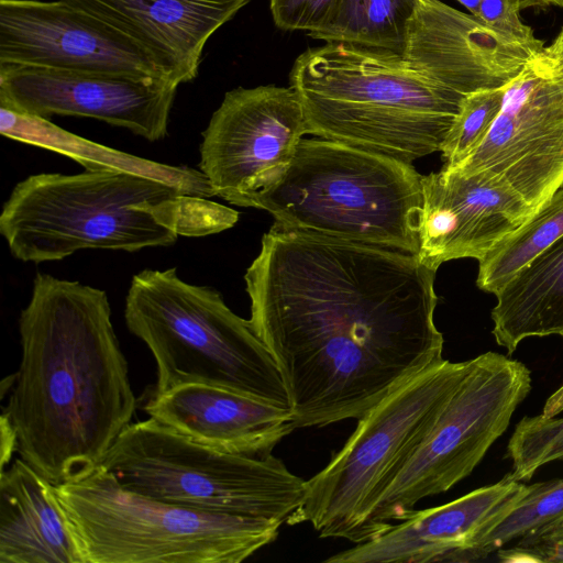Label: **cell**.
Segmentation results:
<instances>
[{
    "label": "cell",
    "instance_id": "cell-6",
    "mask_svg": "<svg viewBox=\"0 0 563 563\" xmlns=\"http://www.w3.org/2000/svg\"><path fill=\"white\" fill-rule=\"evenodd\" d=\"M124 319L155 360L153 395L206 384L290 408L269 350L214 288L184 282L176 268L144 269L132 277Z\"/></svg>",
    "mask_w": 563,
    "mask_h": 563
},
{
    "label": "cell",
    "instance_id": "cell-26",
    "mask_svg": "<svg viewBox=\"0 0 563 563\" xmlns=\"http://www.w3.org/2000/svg\"><path fill=\"white\" fill-rule=\"evenodd\" d=\"M512 461L508 473L514 481H529L547 463L563 460V417H523L507 445Z\"/></svg>",
    "mask_w": 563,
    "mask_h": 563
},
{
    "label": "cell",
    "instance_id": "cell-32",
    "mask_svg": "<svg viewBox=\"0 0 563 563\" xmlns=\"http://www.w3.org/2000/svg\"><path fill=\"white\" fill-rule=\"evenodd\" d=\"M496 552L498 559L505 563H541L539 558L536 556L532 552L518 545L509 549L500 548Z\"/></svg>",
    "mask_w": 563,
    "mask_h": 563
},
{
    "label": "cell",
    "instance_id": "cell-5",
    "mask_svg": "<svg viewBox=\"0 0 563 563\" xmlns=\"http://www.w3.org/2000/svg\"><path fill=\"white\" fill-rule=\"evenodd\" d=\"M422 176L412 164L327 139H301L282 177L250 207L273 229L418 254Z\"/></svg>",
    "mask_w": 563,
    "mask_h": 563
},
{
    "label": "cell",
    "instance_id": "cell-18",
    "mask_svg": "<svg viewBox=\"0 0 563 563\" xmlns=\"http://www.w3.org/2000/svg\"><path fill=\"white\" fill-rule=\"evenodd\" d=\"M526 485L509 475L442 506L415 510L386 532L341 551L325 563L455 562L457 554L490 519L508 509Z\"/></svg>",
    "mask_w": 563,
    "mask_h": 563
},
{
    "label": "cell",
    "instance_id": "cell-34",
    "mask_svg": "<svg viewBox=\"0 0 563 563\" xmlns=\"http://www.w3.org/2000/svg\"><path fill=\"white\" fill-rule=\"evenodd\" d=\"M460 2L465 9L470 11L471 14L477 16L478 15V8H479V0H456Z\"/></svg>",
    "mask_w": 563,
    "mask_h": 563
},
{
    "label": "cell",
    "instance_id": "cell-22",
    "mask_svg": "<svg viewBox=\"0 0 563 563\" xmlns=\"http://www.w3.org/2000/svg\"><path fill=\"white\" fill-rule=\"evenodd\" d=\"M495 296L492 333L509 355L525 339L563 336V235Z\"/></svg>",
    "mask_w": 563,
    "mask_h": 563
},
{
    "label": "cell",
    "instance_id": "cell-3",
    "mask_svg": "<svg viewBox=\"0 0 563 563\" xmlns=\"http://www.w3.org/2000/svg\"><path fill=\"white\" fill-rule=\"evenodd\" d=\"M239 212L152 178L113 170L42 173L18 183L0 233L22 262L60 261L77 251L136 252L232 228Z\"/></svg>",
    "mask_w": 563,
    "mask_h": 563
},
{
    "label": "cell",
    "instance_id": "cell-16",
    "mask_svg": "<svg viewBox=\"0 0 563 563\" xmlns=\"http://www.w3.org/2000/svg\"><path fill=\"white\" fill-rule=\"evenodd\" d=\"M533 213L520 196L488 175L443 167L422 176L417 256L437 271L451 260L479 262Z\"/></svg>",
    "mask_w": 563,
    "mask_h": 563
},
{
    "label": "cell",
    "instance_id": "cell-33",
    "mask_svg": "<svg viewBox=\"0 0 563 563\" xmlns=\"http://www.w3.org/2000/svg\"><path fill=\"white\" fill-rule=\"evenodd\" d=\"M545 55L551 59L558 70L563 75V27L552 43L543 48Z\"/></svg>",
    "mask_w": 563,
    "mask_h": 563
},
{
    "label": "cell",
    "instance_id": "cell-12",
    "mask_svg": "<svg viewBox=\"0 0 563 563\" xmlns=\"http://www.w3.org/2000/svg\"><path fill=\"white\" fill-rule=\"evenodd\" d=\"M305 134L303 107L290 86L239 87L224 95L202 132L198 167L217 196L250 207L282 177Z\"/></svg>",
    "mask_w": 563,
    "mask_h": 563
},
{
    "label": "cell",
    "instance_id": "cell-13",
    "mask_svg": "<svg viewBox=\"0 0 563 563\" xmlns=\"http://www.w3.org/2000/svg\"><path fill=\"white\" fill-rule=\"evenodd\" d=\"M0 64L174 80L137 41L64 0H0Z\"/></svg>",
    "mask_w": 563,
    "mask_h": 563
},
{
    "label": "cell",
    "instance_id": "cell-24",
    "mask_svg": "<svg viewBox=\"0 0 563 563\" xmlns=\"http://www.w3.org/2000/svg\"><path fill=\"white\" fill-rule=\"evenodd\" d=\"M563 235V186L478 265L477 287L496 295L519 271Z\"/></svg>",
    "mask_w": 563,
    "mask_h": 563
},
{
    "label": "cell",
    "instance_id": "cell-20",
    "mask_svg": "<svg viewBox=\"0 0 563 563\" xmlns=\"http://www.w3.org/2000/svg\"><path fill=\"white\" fill-rule=\"evenodd\" d=\"M0 563H81L56 484L22 457L0 473Z\"/></svg>",
    "mask_w": 563,
    "mask_h": 563
},
{
    "label": "cell",
    "instance_id": "cell-31",
    "mask_svg": "<svg viewBox=\"0 0 563 563\" xmlns=\"http://www.w3.org/2000/svg\"><path fill=\"white\" fill-rule=\"evenodd\" d=\"M0 432H1V454L0 466L1 471L5 470V465L11 461L13 453L18 451V435L15 428L8 415L2 411L0 418Z\"/></svg>",
    "mask_w": 563,
    "mask_h": 563
},
{
    "label": "cell",
    "instance_id": "cell-25",
    "mask_svg": "<svg viewBox=\"0 0 563 563\" xmlns=\"http://www.w3.org/2000/svg\"><path fill=\"white\" fill-rule=\"evenodd\" d=\"M561 517L563 478L526 485L523 493L507 510L488 520L468 541L455 562L482 560Z\"/></svg>",
    "mask_w": 563,
    "mask_h": 563
},
{
    "label": "cell",
    "instance_id": "cell-9",
    "mask_svg": "<svg viewBox=\"0 0 563 563\" xmlns=\"http://www.w3.org/2000/svg\"><path fill=\"white\" fill-rule=\"evenodd\" d=\"M102 465L125 489L202 511L287 522L306 481L273 454L251 457L194 442L153 418L130 423Z\"/></svg>",
    "mask_w": 563,
    "mask_h": 563
},
{
    "label": "cell",
    "instance_id": "cell-4",
    "mask_svg": "<svg viewBox=\"0 0 563 563\" xmlns=\"http://www.w3.org/2000/svg\"><path fill=\"white\" fill-rule=\"evenodd\" d=\"M289 80L307 134L408 164L441 151L466 97L400 55L340 43L301 53Z\"/></svg>",
    "mask_w": 563,
    "mask_h": 563
},
{
    "label": "cell",
    "instance_id": "cell-29",
    "mask_svg": "<svg viewBox=\"0 0 563 563\" xmlns=\"http://www.w3.org/2000/svg\"><path fill=\"white\" fill-rule=\"evenodd\" d=\"M533 0H479L476 16L487 26L519 41L534 42L533 30L522 22L520 11ZM534 5V2H533Z\"/></svg>",
    "mask_w": 563,
    "mask_h": 563
},
{
    "label": "cell",
    "instance_id": "cell-14",
    "mask_svg": "<svg viewBox=\"0 0 563 563\" xmlns=\"http://www.w3.org/2000/svg\"><path fill=\"white\" fill-rule=\"evenodd\" d=\"M178 86L168 78L0 64V106L46 119L54 114L92 118L150 142L167 136Z\"/></svg>",
    "mask_w": 563,
    "mask_h": 563
},
{
    "label": "cell",
    "instance_id": "cell-15",
    "mask_svg": "<svg viewBox=\"0 0 563 563\" xmlns=\"http://www.w3.org/2000/svg\"><path fill=\"white\" fill-rule=\"evenodd\" d=\"M544 42L511 38L440 0H419L402 57L434 82L467 96L507 86Z\"/></svg>",
    "mask_w": 563,
    "mask_h": 563
},
{
    "label": "cell",
    "instance_id": "cell-35",
    "mask_svg": "<svg viewBox=\"0 0 563 563\" xmlns=\"http://www.w3.org/2000/svg\"><path fill=\"white\" fill-rule=\"evenodd\" d=\"M14 383H15V373L3 378V380L1 382V398L4 397L5 395V390L7 389H10L14 386Z\"/></svg>",
    "mask_w": 563,
    "mask_h": 563
},
{
    "label": "cell",
    "instance_id": "cell-30",
    "mask_svg": "<svg viewBox=\"0 0 563 563\" xmlns=\"http://www.w3.org/2000/svg\"><path fill=\"white\" fill-rule=\"evenodd\" d=\"M516 545L532 552L541 563H563V517L525 534Z\"/></svg>",
    "mask_w": 563,
    "mask_h": 563
},
{
    "label": "cell",
    "instance_id": "cell-27",
    "mask_svg": "<svg viewBox=\"0 0 563 563\" xmlns=\"http://www.w3.org/2000/svg\"><path fill=\"white\" fill-rule=\"evenodd\" d=\"M505 88L482 90L464 98L440 151L445 161L443 167L460 165L481 145L501 109Z\"/></svg>",
    "mask_w": 563,
    "mask_h": 563
},
{
    "label": "cell",
    "instance_id": "cell-23",
    "mask_svg": "<svg viewBox=\"0 0 563 563\" xmlns=\"http://www.w3.org/2000/svg\"><path fill=\"white\" fill-rule=\"evenodd\" d=\"M419 0H338L328 22L308 35L387 51L402 56L407 31Z\"/></svg>",
    "mask_w": 563,
    "mask_h": 563
},
{
    "label": "cell",
    "instance_id": "cell-1",
    "mask_svg": "<svg viewBox=\"0 0 563 563\" xmlns=\"http://www.w3.org/2000/svg\"><path fill=\"white\" fill-rule=\"evenodd\" d=\"M437 269L398 250L271 228L245 275L296 429L360 419L443 360Z\"/></svg>",
    "mask_w": 563,
    "mask_h": 563
},
{
    "label": "cell",
    "instance_id": "cell-17",
    "mask_svg": "<svg viewBox=\"0 0 563 563\" xmlns=\"http://www.w3.org/2000/svg\"><path fill=\"white\" fill-rule=\"evenodd\" d=\"M148 417L207 448L264 457L296 427L290 408L225 388L184 384L152 395Z\"/></svg>",
    "mask_w": 563,
    "mask_h": 563
},
{
    "label": "cell",
    "instance_id": "cell-19",
    "mask_svg": "<svg viewBox=\"0 0 563 563\" xmlns=\"http://www.w3.org/2000/svg\"><path fill=\"white\" fill-rule=\"evenodd\" d=\"M151 51L180 84L196 78L209 37L251 0H64Z\"/></svg>",
    "mask_w": 563,
    "mask_h": 563
},
{
    "label": "cell",
    "instance_id": "cell-10",
    "mask_svg": "<svg viewBox=\"0 0 563 563\" xmlns=\"http://www.w3.org/2000/svg\"><path fill=\"white\" fill-rule=\"evenodd\" d=\"M531 389L528 367L496 352L471 366L434 424L383 490L369 514L367 541L407 519L423 498L467 477L507 430Z\"/></svg>",
    "mask_w": 563,
    "mask_h": 563
},
{
    "label": "cell",
    "instance_id": "cell-2",
    "mask_svg": "<svg viewBox=\"0 0 563 563\" xmlns=\"http://www.w3.org/2000/svg\"><path fill=\"white\" fill-rule=\"evenodd\" d=\"M21 362L4 411L21 457L54 484L98 467L136 399L102 289L37 273L19 317Z\"/></svg>",
    "mask_w": 563,
    "mask_h": 563
},
{
    "label": "cell",
    "instance_id": "cell-28",
    "mask_svg": "<svg viewBox=\"0 0 563 563\" xmlns=\"http://www.w3.org/2000/svg\"><path fill=\"white\" fill-rule=\"evenodd\" d=\"M338 0H269L275 24L286 31L320 30L332 14Z\"/></svg>",
    "mask_w": 563,
    "mask_h": 563
},
{
    "label": "cell",
    "instance_id": "cell-7",
    "mask_svg": "<svg viewBox=\"0 0 563 563\" xmlns=\"http://www.w3.org/2000/svg\"><path fill=\"white\" fill-rule=\"evenodd\" d=\"M56 494L81 563H240L282 526L135 494L102 465Z\"/></svg>",
    "mask_w": 563,
    "mask_h": 563
},
{
    "label": "cell",
    "instance_id": "cell-21",
    "mask_svg": "<svg viewBox=\"0 0 563 563\" xmlns=\"http://www.w3.org/2000/svg\"><path fill=\"white\" fill-rule=\"evenodd\" d=\"M0 133L4 137L67 156L86 170L130 173L163 181L191 196H217L200 169L167 165L128 154L68 132L46 118L4 106H0Z\"/></svg>",
    "mask_w": 563,
    "mask_h": 563
},
{
    "label": "cell",
    "instance_id": "cell-8",
    "mask_svg": "<svg viewBox=\"0 0 563 563\" xmlns=\"http://www.w3.org/2000/svg\"><path fill=\"white\" fill-rule=\"evenodd\" d=\"M471 366L442 360L412 377L358 419L354 432L306 481L288 525L310 523L320 538L367 541L374 504L434 424Z\"/></svg>",
    "mask_w": 563,
    "mask_h": 563
},
{
    "label": "cell",
    "instance_id": "cell-36",
    "mask_svg": "<svg viewBox=\"0 0 563 563\" xmlns=\"http://www.w3.org/2000/svg\"><path fill=\"white\" fill-rule=\"evenodd\" d=\"M536 4L542 5H555L559 8H563V0H533Z\"/></svg>",
    "mask_w": 563,
    "mask_h": 563
},
{
    "label": "cell",
    "instance_id": "cell-11",
    "mask_svg": "<svg viewBox=\"0 0 563 563\" xmlns=\"http://www.w3.org/2000/svg\"><path fill=\"white\" fill-rule=\"evenodd\" d=\"M451 168L488 175L534 212L563 186V75L543 49L506 86L481 145Z\"/></svg>",
    "mask_w": 563,
    "mask_h": 563
}]
</instances>
